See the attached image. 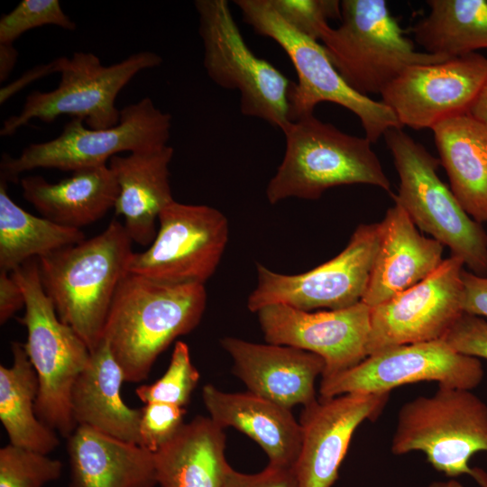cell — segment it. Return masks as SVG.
<instances>
[{"label":"cell","mask_w":487,"mask_h":487,"mask_svg":"<svg viewBox=\"0 0 487 487\" xmlns=\"http://www.w3.org/2000/svg\"><path fill=\"white\" fill-rule=\"evenodd\" d=\"M207 299L204 284L163 283L128 272L117 288L103 333L124 381L145 380L158 356L197 327Z\"/></svg>","instance_id":"cell-1"},{"label":"cell","mask_w":487,"mask_h":487,"mask_svg":"<svg viewBox=\"0 0 487 487\" xmlns=\"http://www.w3.org/2000/svg\"><path fill=\"white\" fill-rule=\"evenodd\" d=\"M132 244L114 219L99 234L37 258L41 282L59 318L90 352L103 340L114 297L129 272Z\"/></svg>","instance_id":"cell-2"},{"label":"cell","mask_w":487,"mask_h":487,"mask_svg":"<svg viewBox=\"0 0 487 487\" xmlns=\"http://www.w3.org/2000/svg\"><path fill=\"white\" fill-rule=\"evenodd\" d=\"M281 131L285 152L266 188L270 204L290 198L316 200L343 185L366 184L391 192L367 138L345 133L314 114L289 122Z\"/></svg>","instance_id":"cell-3"},{"label":"cell","mask_w":487,"mask_h":487,"mask_svg":"<svg viewBox=\"0 0 487 487\" xmlns=\"http://www.w3.org/2000/svg\"><path fill=\"white\" fill-rule=\"evenodd\" d=\"M11 273L25 299V312L19 321L27 329L23 345L39 382L36 415L68 438L77 427L71 404L73 388L91 352L74 329L59 318L41 282L37 258Z\"/></svg>","instance_id":"cell-4"},{"label":"cell","mask_w":487,"mask_h":487,"mask_svg":"<svg viewBox=\"0 0 487 487\" xmlns=\"http://www.w3.org/2000/svg\"><path fill=\"white\" fill-rule=\"evenodd\" d=\"M414 451L448 477L466 474L487 487V473L469 465L476 453L487 456V405L470 390L445 386L407 401L398 414L391 452Z\"/></svg>","instance_id":"cell-5"},{"label":"cell","mask_w":487,"mask_h":487,"mask_svg":"<svg viewBox=\"0 0 487 487\" xmlns=\"http://www.w3.org/2000/svg\"><path fill=\"white\" fill-rule=\"evenodd\" d=\"M400 178L397 195H391L416 226L460 258L479 276H487V233L461 207L450 187L437 175L440 164L421 143L401 127L383 135Z\"/></svg>","instance_id":"cell-6"},{"label":"cell","mask_w":487,"mask_h":487,"mask_svg":"<svg viewBox=\"0 0 487 487\" xmlns=\"http://www.w3.org/2000/svg\"><path fill=\"white\" fill-rule=\"evenodd\" d=\"M340 25L320 40L345 81L368 96L382 91L408 67L449 60L417 51L383 0H343Z\"/></svg>","instance_id":"cell-7"},{"label":"cell","mask_w":487,"mask_h":487,"mask_svg":"<svg viewBox=\"0 0 487 487\" xmlns=\"http://www.w3.org/2000/svg\"><path fill=\"white\" fill-rule=\"evenodd\" d=\"M244 22L256 33L276 41L291 60L298 76L289 95L290 122L313 115L321 102L339 105L354 113L367 138L376 142L391 128L401 127L381 101L354 91L341 77L325 49L288 24L269 0H236Z\"/></svg>","instance_id":"cell-8"},{"label":"cell","mask_w":487,"mask_h":487,"mask_svg":"<svg viewBox=\"0 0 487 487\" xmlns=\"http://www.w3.org/2000/svg\"><path fill=\"white\" fill-rule=\"evenodd\" d=\"M203 64L217 86L237 90L244 115L282 130L289 122L293 83L248 47L225 0H197Z\"/></svg>","instance_id":"cell-9"},{"label":"cell","mask_w":487,"mask_h":487,"mask_svg":"<svg viewBox=\"0 0 487 487\" xmlns=\"http://www.w3.org/2000/svg\"><path fill=\"white\" fill-rule=\"evenodd\" d=\"M60 73L59 86L48 92L30 93L19 115L3 123L1 136H11L32 119L51 123L60 115L86 122L88 128L106 129L120 121L115 99L124 86L140 71L160 66L155 52L134 53L109 66L91 52H75L72 57L55 60Z\"/></svg>","instance_id":"cell-10"},{"label":"cell","mask_w":487,"mask_h":487,"mask_svg":"<svg viewBox=\"0 0 487 487\" xmlns=\"http://www.w3.org/2000/svg\"><path fill=\"white\" fill-rule=\"evenodd\" d=\"M83 120L72 118L60 134L44 142L32 143L13 158L3 154L1 178L18 176L37 168L75 171L106 164L120 152H133L168 145L172 118L144 97L120 110V121L106 129L87 128Z\"/></svg>","instance_id":"cell-11"},{"label":"cell","mask_w":487,"mask_h":487,"mask_svg":"<svg viewBox=\"0 0 487 487\" xmlns=\"http://www.w3.org/2000/svg\"><path fill=\"white\" fill-rule=\"evenodd\" d=\"M379 244V223L361 224L339 254L306 272L282 274L257 263V283L247 308L256 313L273 304L304 311L351 307L366 292Z\"/></svg>","instance_id":"cell-12"},{"label":"cell","mask_w":487,"mask_h":487,"mask_svg":"<svg viewBox=\"0 0 487 487\" xmlns=\"http://www.w3.org/2000/svg\"><path fill=\"white\" fill-rule=\"evenodd\" d=\"M228 238V220L218 209L174 200L161 211L153 242L133 253L128 271L163 283L205 285Z\"/></svg>","instance_id":"cell-13"},{"label":"cell","mask_w":487,"mask_h":487,"mask_svg":"<svg viewBox=\"0 0 487 487\" xmlns=\"http://www.w3.org/2000/svg\"><path fill=\"white\" fill-rule=\"evenodd\" d=\"M483 376L478 358L460 354L440 339L395 345L372 354L349 370L321 378L319 397L385 393L420 381L472 391Z\"/></svg>","instance_id":"cell-14"},{"label":"cell","mask_w":487,"mask_h":487,"mask_svg":"<svg viewBox=\"0 0 487 487\" xmlns=\"http://www.w3.org/2000/svg\"><path fill=\"white\" fill-rule=\"evenodd\" d=\"M464 265L451 255L421 282L372 308L368 355L395 345L443 339L464 313Z\"/></svg>","instance_id":"cell-15"},{"label":"cell","mask_w":487,"mask_h":487,"mask_svg":"<svg viewBox=\"0 0 487 487\" xmlns=\"http://www.w3.org/2000/svg\"><path fill=\"white\" fill-rule=\"evenodd\" d=\"M487 79V58L473 52L405 69L381 94L400 125L432 129L469 113Z\"/></svg>","instance_id":"cell-16"},{"label":"cell","mask_w":487,"mask_h":487,"mask_svg":"<svg viewBox=\"0 0 487 487\" xmlns=\"http://www.w3.org/2000/svg\"><path fill=\"white\" fill-rule=\"evenodd\" d=\"M256 314L266 343L319 355L325 362L321 378L349 370L368 356L372 308L363 301L317 312L273 304Z\"/></svg>","instance_id":"cell-17"},{"label":"cell","mask_w":487,"mask_h":487,"mask_svg":"<svg viewBox=\"0 0 487 487\" xmlns=\"http://www.w3.org/2000/svg\"><path fill=\"white\" fill-rule=\"evenodd\" d=\"M385 393H346L317 398L303 407L301 447L293 470L299 487H332L356 428L382 412Z\"/></svg>","instance_id":"cell-18"},{"label":"cell","mask_w":487,"mask_h":487,"mask_svg":"<svg viewBox=\"0 0 487 487\" xmlns=\"http://www.w3.org/2000/svg\"><path fill=\"white\" fill-rule=\"evenodd\" d=\"M221 347L230 355L233 372L247 391L291 409L317 400L315 383L325 371L317 354L288 345L257 344L225 336Z\"/></svg>","instance_id":"cell-19"},{"label":"cell","mask_w":487,"mask_h":487,"mask_svg":"<svg viewBox=\"0 0 487 487\" xmlns=\"http://www.w3.org/2000/svg\"><path fill=\"white\" fill-rule=\"evenodd\" d=\"M379 225V249L362 299L371 308L421 282L444 261V245L422 235L398 203L387 209Z\"/></svg>","instance_id":"cell-20"},{"label":"cell","mask_w":487,"mask_h":487,"mask_svg":"<svg viewBox=\"0 0 487 487\" xmlns=\"http://www.w3.org/2000/svg\"><path fill=\"white\" fill-rule=\"evenodd\" d=\"M173 153L171 146L164 145L109 160L119 187L115 213L124 217L132 242L142 246L153 242L161 211L174 201L169 168Z\"/></svg>","instance_id":"cell-21"},{"label":"cell","mask_w":487,"mask_h":487,"mask_svg":"<svg viewBox=\"0 0 487 487\" xmlns=\"http://www.w3.org/2000/svg\"><path fill=\"white\" fill-rule=\"evenodd\" d=\"M202 399L214 422L248 436L265 452L270 465L294 466L302 432L291 409L249 391L225 392L212 384L203 387Z\"/></svg>","instance_id":"cell-22"},{"label":"cell","mask_w":487,"mask_h":487,"mask_svg":"<svg viewBox=\"0 0 487 487\" xmlns=\"http://www.w3.org/2000/svg\"><path fill=\"white\" fill-rule=\"evenodd\" d=\"M69 487H155L154 454L79 425L68 437Z\"/></svg>","instance_id":"cell-23"},{"label":"cell","mask_w":487,"mask_h":487,"mask_svg":"<svg viewBox=\"0 0 487 487\" xmlns=\"http://www.w3.org/2000/svg\"><path fill=\"white\" fill-rule=\"evenodd\" d=\"M23 196L42 217L80 229L115 208L119 187L108 164L84 168L51 183L41 176L21 179Z\"/></svg>","instance_id":"cell-24"},{"label":"cell","mask_w":487,"mask_h":487,"mask_svg":"<svg viewBox=\"0 0 487 487\" xmlns=\"http://www.w3.org/2000/svg\"><path fill=\"white\" fill-rule=\"evenodd\" d=\"M124 372L103 339L91 352L72 391V413L77 427L84 425L123 441L139 445L142 409L128 407L122 399Z\"/></svg>","instance_id":"cell-25"},{"label":"cell","mask_w":487,"mask_h":487,"mask_svg":"<svg viewBox=\"0 0 487 487\" xmlns=\"http://www.w3.org/2000/svg\"><path fill=\"white\" fill-rule=\"evenodd\" d=\"M431 130L453 194L474 221L487 222V126L465 113Z\"/></svg>","instance_id":"cell-26"},{"label":"cell","mask_w":487,"mask_h":487,"mask_svg":"<svg viewBox=\"0 0 487 487\" xmlns=\"http://www.w3.org/2000/svg\"><path fill=\"white\" fill-rule=\"evenodd\" d=\"M224 428L210 417L197 416L154 453L160 487H223L230 465Z\"/></svg>","instance_id":"cell-27"},{"label":"cell","mask_w":487,"mask_h":487,"mask_svg":"<svg viewBox=\"0 0 487 487\" xmlns=\"http://www.w3.org/2000/svg\"><path fill=\"white\" fill-rule=\"evenodd\" d=\"M12 366H0V420L10 444L48 455L60 444L35 412L39 382L22 344L12 343Z\"/></svg>","instance_id":"cell-28"},{"label":"cell","mask_w":487,"mask_h":487,"mask_svg":"<svg viewBox=\"0 0 487 487\" xmlns=\"http://www.w3.org/2000/svg\"><path fill=\"white\" fill-rule=\"evenodd\" d=\"M428 14L411 28L426 52L448 59L487 48V1L428 0Z\"/></svg>","instance_id":"cell-29"},{"label":"cell","mask_w":487,"mask_h":487,"mask_svg":"<svg viewBox=\"0 0 487 487\" xmlns=\"http://www.w3.org/2000/svg\"><path fill=\"white\" fill-rule=\"evenodd\" d=\"M85 239L81 229L62 226L23 210L9 197L6 180L1 178L0 271L12 272L30 259Z\"/></svg>","instance_id":"cell-30"},{"label":"cell","mask_w":487,"mask_h":487,"mask_svg":"<svg viewBox=\"0 0 487 487\" xmlns=\"http://www.w3.org/2000/svg\"><path fill=\"white\" fill-rule=\"evenodd\" d=\"M199 378V372L191 362L188 345L178 341L165 373L152 384L139 386L135 393L145 404L160 401L185 408Z\"/></svg>","instance_id":"cell-31"},{"label":"cell","mask_w":487,"mask_h":487,"mask_svg":"<svg viewBox=\"0 0 487 487\" xmlns=\"http://www.w3.org/2000/svg\"><path fill=\"white\" fill-rule=\"evenodd\" d=\"M62 470L63 464L48 455L12 444L0 449V487H43Z\"/></svg>","instance_id":"cell-32"},{"label":"cell","mask_w":487,"mask_h":487,"mask_svg":"<svg viewBox=\"0 0 487 487\" xmlns=\"http://www.w3.org/2000/svg\"><path fill=\"white\" fill-rule=\"evenodd\" d=\"M44 25L76 29V23L63 12L58 0H23L2 15L0 43L13 44L25 32Z\"/></svg>","instance_id":"cell-33"},{"label":"cell","mask_w":487,"mask_h":487,"mask_svg":"<svg viewBox=\"0 0 487 487\" xmlns=\"http://www.w3.org/2000/svg\"><path fill=\"white\" fill-rule=\"evenodd\" d=\"M278 14L303 35L320 40L328 21L341 17L337 0H269Z\"/></svg>","instance_id":"cell-34"},{"label":"cell","mask_w":487,"mask_h":487,"mask_svg":"<svg viewBox=\"0 0 487 487\" xmlns=\"http://www.w3.org/2000/svg\"><path fill=\"white\" fill-rule=\"evenodd\" d=\"M183 407L153 401L142 408L139 426V446L156 453L168 443L184 424Z\"/></svg>","instance_id":"cell-35"},{"label":"cell","mask_w":487,"mask_h":487,"mask_svg":"<svg viewBox=\"0 0 487 487\" xmlns=\"http://www.w3.org/2000/svg\"><path fill=\"white\" fill-rule=\"evenodd\" d=\"M443 340L456 352L487 360V321L463 313Z\"/></svg>","instance_id":"cell-36"},{"label":"cell","mask_w":487,"mask_h":487,"mask_svg":"<svg viewBox=\"0 0 487 487\" xmlns=\"http://www.w3.org/2000/svg\"><path fill=\"white\" fill-rule=\"evenodd\" d=\"M223 487H299L293 467L268 464L256 473H245L228 466Z\"/></svg>","instance_id":"cell-37"},{"label":"cell","mask_w":487,"mask_h":487,"mask_svg":"<svg viewBox=\"0 0 487 487\" xmlns=\"http://www.w3.org/2000/svg\"><path fill=\"white\" fill-rule=\"evenodd\" d=\"M462 280L464 313L487 317V276H479L464 269Z\"/></svg>","instance_id":"cell-38"},{"label":"cell","mask_w":487,"mask_h":487,"mask_svg":"<svg viewBox=\"0 0 487 487\" xmlns=\"http://www.w3.org/2000/svg\"><path fill=\"white\" fill-rule=\"evenodd\" d=\"M24 306L23 293L12 273L0 271V324L4 325Z\"/></svg>","instance_id":"cell-39"},{"label":"cell","mask_w":487,"mask_h":487,"mask_svg":"<svg viewBox=\"0 0 487 487\" xmlns=\"http://www.w3.org/2000/svg\"><path fill=\"white\" fill-rule=\"evenodd\" d=\"M52 72H57L56 60H52L51 63L41 65L37 68H33L32 69L23 75L20 79L14 81L12 85H8L1 89L0 103L3 104L4 102H5L11 95H13L16 91H19V88H22L29 82L40 78L41 77H43L45 75H49Z\"/></svg>","instance_id":"cell-40"},{"label":"cell","mask_w":487,"mask_h":487,"mask_svg":"<svg viewBox=\"0 0 487 487\" xmlns=\"http://www.w3.org/2000/svg\"><path fill=\"white\" fill-rule=\"evenodd\" d=\"M18 57L13 44L0 43V81H5L13 70Z\"/></svg>","instance_id":"cell-41"},{"label":"cell","mask_w":487,"mask_h":487,"mask_svg":"<svg viewBox=\"0 0 487 487\" xmlns=\"http://www.w3.org/2000/svg\"><path fill=\"white\" fill-rule=\"evenodd\" d=\"M469 114L487 126V79L473 104Z\"/></svg>","instance_id":"cell-42"},{"label":"cell","mask_w":487,"mask_h":487,"mask_svg":"<svg viewBox=\"0 0 487 487\" xmlns=\"http://www.w3.org/2000/svg\"><path fill=\"white\" fill-rule=\"evenodd\" d=\"M426 487H464L461 482L456 480L450 479L448 481H436L430 482Z\"/></svg>","instance_id":"cell-43"}]
</instances>
